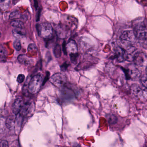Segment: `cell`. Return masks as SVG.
I'll list each match as a JSON object with an SVG mask.
<instances>
[{"label": "cell", "instance_id": "8992f818", "mask_svg": "<svg viewBox=\"0 0 147 147\" xmlns=\"http://www.w3.org/2000/svg\"><path fill=\"white\" fill-rule=\"evenodd\" d=\"M56 33L59 38L61 39H65L70 33V28L66 25H59L56 28Z\"/></svg>", "mask_w": 147, "mask_h": 147}, {"label": "cell", "instance_id": "ffe728a7", "mask_svg": "<svg viewBox=\"0 0 147 147\" xmlns=\"http://www.w3.org/2000/svg\"><path fill=\"white\" fill-rule=\"evenodd\" d=\"M107 119L109 123L111 125H113L116 123L117 119L115 116L113 114H109L107 116Z\"/></svg>", "mask_w": 147, "mask_h": 147}, {"label": "cell", "instance_id": "2e32d148", "mask_svg": "<svg viewBox=\"0 0 147 147\" xmlns=\"http://www.w3.org/2000/svg\"><path fill=\"white\" fill-rule=\"evenodd\" d=\"M12 33L13 35L18 39L23 38L26 35V33L23 28H15L12 31Z\"/></svg>", "mask_w": 147, "mask_h": 147}, {"label": "cell", "instance_id": "4dcf8cb0", "mask_svg": "<svg viewBox=\"0 0 147 147\" xmlns=\"http://www.w3.org/2000/svg\"><path fill=\"white\" fill-rule=\"evenodd\" d=\"M34 6H35V8L37 9L38 7V2L37 0H34Z\"/></svg>", "mask_w": 147, "mask_h": 147}, {"label": "cell", "instance_id": "52a82bcc", "mask_svg": "<svg viewBox=\"0 0 147 147\" xmlns=\"http://www.w3.org/2000/svg\"><path fill=\"white\" fill-rule=\"evenodd\" d=\"M125 50L126 60L128 61H134L139 52L137 49L133 45L127 47Z\"/></svg>", "mask_w": 147, "mask_h": 147}, {"label": "cell", "instance_id": "83f0119b", "mask_svg": "<svg viewBox=\"0 0 147 147\" xmlns=\"http://www.w3.org/2000/svg\"><path fill=\"white\" fill-rule=\"evenodd\" d=\"M8 143L6 140H3L0 143V147H8Z\"/></svg>", "mask_w": 147, "mask_h": 147}, {"label": "cell", "instance_id": "484cf974", "mask_svg": "<svg viewBox=\"0 0 147 147\" xmlns=\"http://www.w3.org/2000/svg\"><path fill=\"white\" fill-rule=\"evenodd\" d=\"M25 79V76L23 74H20L17 79V82L19 83H22Z\"/></svg>", "mask_w": 147, "mask_h": 147}, {"label": "cell", "instance_id": "7a4b0ae2", "mask_svg": "<svg viewBox=\"0 0 147 147\" xmlns=\"http://www.w3.org/2000/svg\"><path fill=\"white\" fill-rule=\"evenodd\" d=\"M43 77L40 74L34 76L31 80H30L28 84V90L30 93L32 94H35L38 93L41 86L43 85Z\"/></svg>", "mask_w": 147, "mask_h": 147}, {"label": "cell", "instance_id": "e0dca14e", "mask_svg": "<svg viewBox=\"0 0 147 147\" xmlns=\"http://www.w3.org/2000/svg\"><path fill=\"white\" fill-rule=\"evenodd\" d=\"M10 25L14 28H23L24 27V23L19 20H13L10 22Z\"/></svg>", "mask_w": 147, "mask_h": 147}, {"label": "cell", "instance_id": "f1b7e54d", "mask_svg": "<svg viewBox=\"0 0 147 147\" xmlns=\"http://www.w3.org/2000/svg\"><path fill=\"white\" fill-rule=\"evenodd\" d=\"M63 51L65 55L67 54V49H66V43L65 41H64L63 44Z\"/></svg>", "mask_w": 147, "mask_h": 147}, {"label": "cell", "instance_id": "7c38bea8", "mask_svg": "<svg viewBox=\"0 0 147 147\" xmlns=\"http://www.w3.org/2000/svg\"><path fill=\"white\" fill-rule=\"evenodd\" d=\"M131 91L132 94L136 98H140L143 95V91L138 85H132Z\"/></svg>", "mask_w": 147, "mask_h": 147}, {"label": "cell", "instance_id": "277c9868", "mask_svg": "<svg viewBox=\"0 0 147 147\" xmlns=\"http://www.w3.org/2000/svg\"><path fill=\"white\" fill-rule=\"evenodd\" d=\"M50 82L53 85L58 88H62L64 87L67 82L66 76L60 73H56L51 77Z\"/></svg>", "mask_w": 147, "mask_h": 147}, {"label": "cell", "instance_id": "836d02e7", "mask_svg": "<svg viewBox=\"0 0 147 147\" xmlns=\"http://www.w3.org/2000/svg\"><path fill=\"white\" fill-rule=\"evenodd\" d=\"M3 0H0V1H3Z\"/></svg>", "mask_w": 147, "mask_h": 147}, {"label": "cell", "instance_id": "5bb4252c", "mask_svg": "<svg viewBox=\"0 0 147 147\" xmlns=\"http://www.w3.org/2000/svg\"><path fill=\"white\" fill-rule=\"evenodd\" d=\"M18 60L19 62L24 64L30 65L33 63V60L32 59L28 57L26 55L24 54H20L18 57Z\"/></svg>", "mask_w": 147, "mask_h": 147}, {"label": "cell", "instance_id": "d6986e66", "mask_svg": "<svg viewBox=\"0 0 147 147\" xmlns=\"http://www.w3.org/2000/svg\"><path fill=\"white\" fill-rule=\"evenodd\" d=\"M53 54L56 58H59L61 57L62 54L61 48L59 45H57L53 49Z\"/></svg>", "mask_w": 147, "mask_h": 147}, {"label": "cell", "instance_id": "d4e9b609", "mask_svg": "<svg viewBox=\"0 0 147 147\" xmlns=\"http://www.w3.org/2000/svg\"><path fill=\"white\" fill-rule=\"evenodd\" d=\"M37 50V47L34 44H31L28 46V51H36Z\"/></svg>", "mask_w": 147, "mask_h": 147}, {"label": "cell", "instance_id": "d6a6232c", "mask_svg": "<svg viewBox=\"0 0 147 147\" xmlns=\"http://www.w3.org/2000/svg\"><path fill=\"white\" fill-rule=\"evenodd\" d=\"M1 33L0 32V38H1Z\"/></svg>", "mask_w": 147, "mask_h": 147}, {"label": "cell", "instance_id": "4fadbf2b", "mask_svg": "<svg viewBox=\"0 0 147 147\" xmlns=\"http://www.w3.org/2000/svg\"><path fill=\"white\" fill-rule=\"evenodd\" d=\"M146 58V56L145 54L138 52L134 61L137 65L141 66L145 63Z\"/></svg>", "mask_w": 147, "mask_h": 147}, {"label": "cell", "instance_id": "44dd1931", "mask_svg": "<svg viewBox=\"0 0 147 147\" xmlns=\"http://www.w3.org/2000/svg\"><path fill=\"white\" fill-rule=\"evenodd\" d=\"M21 17L20 14L18 11H15L12 12L9 16V18L12 20H16Z\"/></svg>", "mask_w": 147, "mask_h": 147}, {"label": "cell", "instance_id": "6da1fadb", "mask_svg": "<svg viewBox=\"0 0 147 147\" xmlns=\"http://www.w3.org/2000/svg\"><path fill=\"white\" fill-rule=\"evenodd\" d=\"M39 35L45 39L50 40L53 37V28L48 22H43L37 25Z\"/></svg>", "mask_w": 147, "mask_h": 147}, {"label": "cell", "instance_id": "9a60e30c", "mask_svg": "<svg viewBox=\"0 0 147 147\" xmlns=\"http://www.w3.org/2000/svg\"><path fill=\"white\" fill-rule=\"evenodd\" d=\"M16 118L14 115L9 116L6 121V126L8 129H13L16 124Z\"/></svg>", "mask_w": 147, "mask_h": 147}, {"label": "cell", "instance_id": "ba28073f", "mask_svg": "<svg viewBox=\"0 0 147 147\" xmlns=\"http://www.w3.org/2000/svg\"><path fill=\"white\" fill-rule=\"evenodd\" d=\"M115 58L118 62H122L126 60L125 50L121 47L118 46L115 48Z\"/></svg>", "mask_w": 147, "mask_h": 147}, {"label": "cell", "instance_id": "ac0fdd59", "mask_svg": "<svg viewBox=\"0 0 147 147\" xmlns=\"http://www.w3.org/2000/svg\"><path fill=\"white\" fill-rule=\"evenodd\" d=\"M7 51L5 47L3 45H0V61L5 62L6 60Z\"/></svg>", "mask_w": 147, "mask_h": 147}, {"label": "cell", "instance_id": "30bf717a", "mask_svg": "<svg viewBox=\"0 0 147 147\" xmlns=\"http://www.w3.org/2000/svg\"><path fill=\"white\" fill-rule=\"evenodd\" d=\"M61 89H62L60 91V96L62 99L65 100H70L71 99H73L74 96L73 91L68 88H65V86Z\"/></svg>", "mask_w": 147, "mask_h": 147}, {"label": "cell", "instance_id": "5b68a950", "mask_svg": "<svg viewBox=\"0 0 147 147\" xmlns=\"http://www.w3.org/2000/svg\"><path fill=\"white\" fill-rule=\"evenodd\" d=\"M35 109L34 104L32 102H27L23 104L19 114L22 117H29L32 114Z\"/></svg>", "mask_w": 147, "mask_h": 147}, {"label": "cell", "instance_id": "3957f363", "mask_svg": "<svg viewBox=\"0 0 147 147\" xmlns=\"http://www.w3.org/2000/svg\"><path fill=\"white\" fill-rule=\"evenodd\" d=\"M120 39L122 43L127 47L133 45L137 39L133 30L124 31L120 36Z\"/></svg>", "mask_w": 147, "mask_h": 147}, {"label": "cell", "instance_id": "603a6c76", "mask_svg": "<svg viewBox=\"0 0 147 147\" xmlns=\"http://www.w3.org/2000/svg\"><path fill=\"white\" fill-rule=\"evenodd\" d=\"M69 54L71 62L73 64H75L77 62L78 57V54L77 53L75 54Z\"/></svg>", "mask_w": 147, "mask_h": 147}, {"label": "cell", "instance_id": "7402d4cb", "mask_svg": "<svg viewBox=\"0 0 147 147\" xmlns=\"http://www.w3.org/2000/svg\"><path fill=\"white\" fill-rule=\"evenodd\" d=\"M13 47L17 51H20L21 49V45L19 39L16 40L13 43Z\"/></svg>", "mask_w": 147, "mask_h": 147}, {"label": "cell", "instance_id": "4316f807", "mask_svg": "<svg viewBox=\"0 0 147 147\" xmlns=\"http://www.w3.org/2000/svg\"><path fill=\"white\" fill-rule=\"evenodd\" d=\"M69 65V64H67V63H65L62 66H61V70L64 72L65 71L67 70V68Z\"/></svg>", "mask_w": 147, "mask_h": 147}, {"label": "cell", "instance_id": "cb8c5ba5", "mask_svg": "<svg viewBox=\"0 0 147 147\" xmlns=\"http://www.w3.org/2000/svg\"><path fill=\"white\" fill-rule=\"evenodd\" d=\"M141 82L142 85L147 89V75H144L141 77Z\"/></svg>", "mask_w": 147, "mask_h": 147}, {"label": "cell", "instance_id": "9c48e42d", "mask_svg": "<svg viewBox=\"0 0 147 147\" xmlns=\"http://www.w3.org/2000/svg\"><path fill=\"white\" fill-rule=\"evenodd\" d=\"M23 104V99L21 97L16 99L13 106V111L15 114L17 115L20 113Z\"/></svg>", "mask_w": 147, "mask_h": 147}, {"label": "cell", "instance_id": "f546056e", "mask_svg": "<svg viewBox=\"0 0 147 147\" xmlns=\"http://www.w3.org/2000/svg\"><path fill=\"white\" fill-rule=\"evenodd\" d=\"M140 44H141L142 45L144 48L147 49V40L140 41Z\"/></svg>", "mask_w": 147, "mask_h": 147}, {"label": "cell", "instance_id": "1f68e13d", "mask_svg": "<svg viewBox=\"0 0 147 147\" xmlns=\"http://www.w3.org/2000/svg\"><path fill=\"white\" fill-rule=\"evenodd\" d=\"M146 74L147 75V67L146 69Z\"/></svg>", "mask_w": 147, "mask_h": 147}, {"label": "cell", "instance_id": "8fae6325", "mask_svg": "<svg viewBox=\"0 0 147 147\" xmlns=\"http://www.w3.org/2000/svg\"><path fill=\"white\" fill-rule=\"evenodd\" d=\"M66 49L67 53L71 54H75L78 53V47L76 42L73 40L70 41L66 44Z\"/></svg>", "mask_w": 147, "mask_h": 147}]
</instances>
